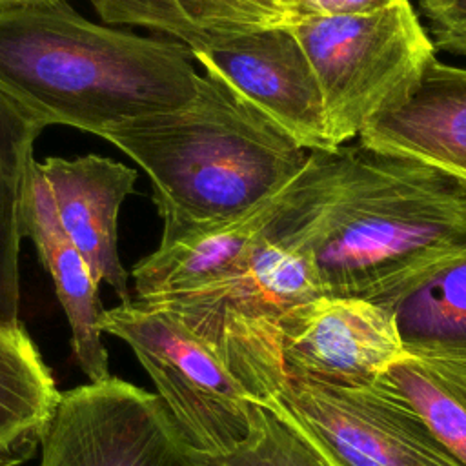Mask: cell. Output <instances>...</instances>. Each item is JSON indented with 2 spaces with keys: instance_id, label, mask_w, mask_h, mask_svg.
I'll list each match as a JSON object with an SVG mask.
<instances>
[{
  "instance_id": "22",
  "label": "cell",
  "mask_w": 466,
  "mask_h": 466,
  "mask_svg": "<svg viewBox=\"0 0 466 466\" xmlns=\"http://www.w3.org/2000/svg\"><path fill=\"white\" fill-rule=\"evenodd\" d=\"M395 2L399 0H297V16L299 20H304L309 16L362 15L384 9Z\"/></svg>"
},
{
  "instance_id": "1",
  "label": "cell",
  "mask_w": 466,
  "mask_h": 466,
  "mask_svg": "<svg viewBox=\"0 0 466 466\" xmlns=\"http://www.w3.org/2000/svg\"><path fill=\"white\" fill-rule=\"evenodd\" d=\"M193 60L178 40L91 22L66 0L0 9V91L46 126L102 137L177 109L198 89Z\"/></svg>"
},
{
  "instance_id": "5",
  "label": "cell",
  "mask_w": 466,
  "mask_h": 466,
  "mask_svg": "<svg viewBox=\"0 0 466 466\" xmlns=\"http://www.w3.org/2000/svg\"><path fill=\"white\" fill-rule=\"evenodd\" d=\"M289 29L319 80L335 147L400 102L437 56L410 0L362 15L309 16Z\"/></svg>"
},
{
  "instance_id": "18",
  "label": "cell",
  "mask_w": 466,
  "mask_h": 466,
  "mask_svg": "<svg viewBox=\"0 0 466 466\" xmlns=\"http://www.w3.org/2000/svg\"><path fill=\"white\" fill-rule=\"evenodd\" d=\"M46 124L0 91V324L20 322L22 204Z\"/></svg>"
},
{
  "instance_id": "3",
  "label": "cell",
  "mask_w": 466,
  "mask_h": 466,
  "mask_svg": "<svg viewBox=\"0 0 466 466\" xmlns=\"http://www.w3.org/2000/svg\"><path fill=\"white\" fill-rule=\"evenodd\" d=\"M102 138L147 173L164 226L244 215L295 180L311 155L209 73L187 104L120 124Z\"/></svg>"
},
{
  "instance_id": "14",
  "label": "cell",
  "mask_w": 466,
  "mask_h": 466,
  "mask_svg": "<svg viewBox=\"0 0 466 466\" xmlns=\"http://www.w3.org/2000/svg\"><path fill=\"white\" fill-rule=\"evenodd\" d=\"M33 162L22 204V233L36 248L40 262L53 279L56 297L71 326L73 353L91 382L109 379L107 351L102 344L98 282L78 248L66 235L46 178Z\"/></svg>"
},
{
  "instance_id": "23",
  "label": "cell",
  "mask_w": 466,
  "mask_h": 466,
  "mask_svg": "<svg viewBox=\"0 0 466 466\" xmlns=\"http://www.w3.org/2000/svg\"><path fill=\"white\" fill-rule=\"evenodd\" d=\"M35 2H53V0H0V9L22 5V4H35Z\"/></svg>"
},
{
  "instance_id": "6",
  "label": "cell",
  "mask_w": 466,
  "mask_h": 466,
  "mask_svg": "<svg viewBox=\"0 0 466 466\" xmlns=\"http://www.w3.org/2000/svg\"><path fill=\"white\" fill-rule=\"evenodd\" d=\"M100 329L133 350L184 442L198 457L224 455L249 435L253 400L175 315L137 299L104 309Z\"/></svg>"
},
{
  "instance_id": "17",
  "label": "cell",
  "mask_w": 466,
  "mask_h": 466,
  "mask_svg": "<svg viewBox=\"0 0 466 466\" xmlns=\"http://www.w3.org/2000/svg\"><path fill=\"white\" fill-rule=\"evenodd\" d=\"M60 397L24 326L0 324V466H20L35 455Z\"/></svg>"
},
{
  "instance_id": "16",
  "label": "cell",
  "mask_w": 466,
  "mask_h": 466,
  "mask_svg": "<svg viewBox=\"0 0 466 466\" xmlns=\"http://www.w3.org/2000/svg\"><path fill=\"white\" fill-rule=\"evenodd\" d=\"M375 304L391 313L406 353L466 366V249Z\"/></svg>"
},
{
  "instance_id": "13",
  "label": "cell",
  "mask_w": 466,
  "mask_h": 466,
  "mask_svg": "<svg viewBox=\"0 0 466 466\" xmlns=\"http://www.w3.org/2000/svg\"><path fill=\"white\" fill-rule=\"evenodd\" d=\"M359 144L419 158L466 182V67L430 60L410 93L366 124Z\"/></svg>"
},
{
  "instance_id": "2",
  "label": "cell",
  "mask_w": 466,
  "mask_h": 466,
  "mask_svg": "<svg viewBox=\"0 0 466 466\" xmlns=\"http://www.w3.org/2000/svg\"><path fill=\"white\" fill-rule=\"evenodd\" d=\"M308 249L328 297L375 302L466 249V182L413 157L344 146Z\"/></svg>"
},
{
  "instance_id": "24",
  "label": "cell",
  "mask_w": 466,
  "mask_h": 466,
  "mask_svg": "<svg viewBox=\"0 0 466 466\" xmlns=\"http://www.w3.org/2000/svg\"><path fill=\"white\" fill-rule=\"evenodd\" d=\"M191 466H202V464H200V462H197V464H191Z\"/></svg>"
},
{
  "instance_id": "7",
  "label": "cell",
  "mask_w": 466,
  "mask_h": 466,
  "mask_svg": "<svg viewBox=\"0 0 466 466\" xmlns=\"http://www.w3.org/2000/svg\"><path fill=\"white\" fill-rule=\"evenodd\" d=\"M273 402L326 466H464L406 402L375 384L288 377Z\"/></svg>"
},
{
  "instance_id": "20",
  "label": "cell",
  "mask_w": 466,
  "mask_h": 466,
  "mask_svg": "<svg viewBox=\"0 0 466 466\" xmlns=\"http://www.w3.org/2000/svg\"><path fill=\"white\" fill-rule=\"evenodd\" d=\"M202 466H326L304 435L273 402H251L249 435L218 457H198Z\"/></svg>"
},
{
  "instance_id": "21",
  "label": "cell",
  "mask_w": 466,
  "mask_h": 466,
  "mask_svg": "<svg viewBox=\"0 0 466 466\" xmlns=\"http://www.w3.org/2000/svg\"><path fill=\"white\" fill-rule=\"evenodd\" d=\"M433 46L466 58V0H417Z\"/></svg>"
},
{
  "instance_id": "8",
  "label": "cell",
  "mask_w": 466,
  "mask_h": 466,
  "mask_svg": "<svg viewBox=\"0 0 466 466\" xmlns=\"http://www.w3.org/2000/svg\"><path fill=\"white\" fill-rule=\"evenodd\" d=\"M40 446V466L198 462L162 399L116 377L64 391Z\"/></svg>"
},
{
  "instance_id": "4",
  "label": "cell",
  "mask_w": 466,
  "mask_h": 466,
  "mask_svg": "<svg viewBox=\"0 0 466 466\" xmlns=\"http://www.w3.org/2000/svg\"><path fill=\"white\" fill-rule=\"evenodd\" d=\"M311 206L289 184L258 246L233 275L195 291L149 299L204 340L251 400H271L288 375L279 324L291 309L324 297L308 229Z\"/></svg>"
},
{
  "instance_id": "11",
  "label": "cell",
  "mask_w": 466,
  "mask_h": 466,
  "mask_svg": "<svg viewBox=\"0 0 466 466\" xmlns=\"http://www.w3.org/2000/svg\"><path fill=\"white\" fill-rule=\"evenodd\" d=\"M58 220L87 260L96 282H107L122 302H131L127 273L118 257V211L135 193L137 169L109 157H47L36 162Z\"/></svg>"
},
{
  "instance_id": "19",
  "label": "cell",
  "mask_w": 466,
  "mask_h": 466,
  "mask_svg": "<svg viewBox=\"0 0 466 466\" xmlns=\"http://www.w3.org/2000/svg\"><path fill=\"white\" fill-rule=\"evenodd\" d=\"M375 386L411 406L466 466V366L404 353Z\"/></svg>"
},
{
  "instance_id": "9",
  "label": "cell",
  "mask_w": 466,
  "mask_h": 466,
  "mask_svg": "<svg viewBox=\"0 0 466 466\" xmlns=\"http://www.w3.org/2000/svg\"><path fill=\"white\" fill-rule=\"evenodd\" d=\"M306 149H335L315 71L289 25L264 27L191 51Z\"/></svg>"
},
{
  "instance_id": "10",
  "label": "cell",
  "mask_w": 466,
  "mask_h": 466,
  "mask_svg": "<svg viewBox=\"0 0 466 466\" xmlns=\"http://www.w3.org/2000/svg\"><path fill=\"white\" fill-rule=\"evenodd\" d=\"M286 375L333 386H370L406 351L391 313L364 299L320 297L279 324Z\"/></svg>"
},
{
  "instance_id": "15",
  "label": "cell",
  "mask_w": 466,
  "mask_h": 466,
  "mask_svg": "<svg viewBox=\"0 0 466 466\" xmlns=\"http://www.w3.org/2000/svg\"><path fill=\"white\" fill-rule=\"evenodd\" d=\"M107 25L169 35L189 51L235 35L293 25L297 0H87Z\"/></svg>"
},
{
  "instance_id": "12",
  "label": "cell",
  "mask_w": 466,
  "mask_h": 466,
  "mask_svg": "<svg viewBox=\"0 0 466 466\" xmlns=\"http://www.w3.org/2000/svg\"><path fill=\"white\" fill-rule=\"evenodd\" d=\"M286 187L248 213L228 220L164 226L158 248L133 266L137 299L195 291L238 271L266 237Z\"/></svg>"
}]
</instances>
